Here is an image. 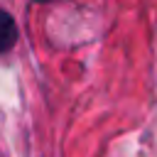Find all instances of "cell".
Returning <instances> with one entry per match:
<instances>
[{
  "label": "cell",
  "mask_w": 157,
  "mask_h": 157,
  "mask_svg": "<svg viewBox=\"0 0 157 157\" xmlns=\"http://www.w3.org/2000/svg\"><path fill=\"white\" fill-rule=\"evenodd\" d=\"M15 42H17V25L5 10H0V54L12 49Z\"/></svg>",
  "instance_id": "6da1fadb"
},
{
  "label": "cell",
  "mask_w": 157,
  "mask_h": 157,
  "mask_svg": "<svg viewBox=\"0 0 157 157\" xmlns=\"http://www.w3.org/2000/svg\"><path fill=\"white\" fill-rule=\"evenodd\" d=\"M37 2H47V0H37Z\"/></svg>",
  "instance_id": "7a4b0ae2"
},
{
  "label": "cell",
  "mask_w": 157,
  "mask_h": 157,
  "mask_svg": "<svg viewBox=\"0 0 157 157\" xmlns=\"http://www.w3.org/2000/svg\"><path fill=\"white\" fill-rule=\"evenodd\" d=\"M0 157H2V155H0Z\"/></svg>",
  "instance_id": "3957f363"
}]
</instances>
